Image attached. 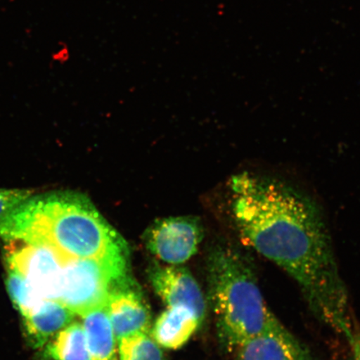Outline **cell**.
I'll return each mask as SVG.
<instances>
[{"label":"cell","instance_id":"cell-14","mask_svg":"<svg viewBox=\"0 0 360 360\" xmlns=\"http://www.w3.org/2000/svg\"><path fill=\"white\" fill-rule=\"evenodd\" d=\"M119 360H165L159 345L146 333L121 338Z\"/></svg>","mask_w":360,"mask_h":360},{"label":"cell","instance_id":"cell-2","mask_svg":"<svg viewBox=\"0 0 360 360\" xmlns=\"http://www.w3.org/2000/svg\"><path fill=\"white\" fill-rule=\"evenodd\" d=\"M0 238L53 248L67 258L127 268L122 237L82 193L32 195L0 219Z\"/></svg>","mask_w":360,"mask_h":360},{"label":"cell","instance_id":"cell-8","mask_svg":"<svg viewBox=\"0 0 360 360\" xmlns=\"http://www.w3.org/2000/svg\"><path fill=\"white\" fill-rule=\"evenodd\" d=\"M124 282L111 290L105 305L118 340L138 333H147L151 321L145 300L138 292L126 288Z\"/></svg>","mask_w":360,"mask_h":360},{"label":"cell","instance_id":"cell-4","mask_svg":"<svg viewBox=\"0 0 360 360\" xmlns=\"http://www.w3.org/2000/svg\"><path fill=\"white\" fill-rule=\"evenodd\" d=\"M127 269L93 259L68 258L58 302L82 316L106 305L110 292L125 281Z\"/></svg>","mask_w":360,"mask_h":360},{"label":"cell","instance_id":"cell-9","mask_svg":"<svg viewBox=\"0 0 360 360\" xmlns=\"http://www.w3.org/2000/svg\"><path fill=\"white\" fill-rule=\"evenodd\" d=\"M235 354L236 360H314L285 328L246 341Z\"/></svg>","mask_w":360,"mask_h":360},{"label":"cell","instance_id":"cell-3","mask_svg":"<svg viewBox=\"0 0 360 360\" xmlns=\"http://www.w3.org/2000/svg\"><path fill=\"white\" fill-rule=\"evenodd\" d=\"M210 296L219 335L235 352L246 341L285 328L264 299L253 267L232 248L215 251L210 265Z\"/></svg>","mask_w":360,"mask_h":360},{"label":"cell","instance_id":"cell-13","mask_svg":"<svg viewBox=\"0 0 360 360\" xmlns=\"http://www.w3.org/2000/svg\"><path fill=\"white\" fill-rule=\"evenodd\" d=\"M45 345V354L53 360H90L82 323H71Z\"/></svg>","mask_w":360,"mask_h":360},{"label":"cell","instance_id":"cell-6","mask_svg":"<svg viewBox=\"0 0 360 360\" xmlns=\"http://www.w3.org/2000/svg\"><path fill=\"white\" fill-rule=\"evenodd\" d=\"M202 236V227L195 217L162 219L148 229L147 247L163 262L178 265L196 253Z\"/></svg>","mask_w":360,"mask_h":360},{"label":"cell","instance_id":"cell-12","mask_svg":"<svg viewBox=\"0 0 360 360\" xmlns=\"http://www.w3.org/2000/svg\"><path fill=\"white\" fill-rule=\"evenodd\" d=\"M90 360H119L116 336L106 306L90 310L82 315Z\"/></svg>","mask_w":360,"mask_h":360},{"label":"cell","instance_id":"cell-16","mask_svg":"<svg viewBox=\"0 0 360 360\" xmlns=\"http://www.w3.org/2000/svg\"><path fill=\"white\" fill-rule=\"evenodd\" d=\"M34 195L28 188H0V219Z\"/></svg>","mask_w":360,"mask_h":360},{"label":"cell","instance_id":"cell-7","mask_svg":"<svg viewBox=\"0 0 360 360\" xmlns=\"http://www.w3.org/2000/svg\"><path fill=\"white\" fill-rule=\"evenodd\" d=\"M150 281L156 294L168 307L187 308L202 323L206 314L204 295L187 269L175 266L157 267L150 273Z\"/></svg>","mask_w":360,"mask_h":360},{"label":"cell","instance_id":"cell-11","mask_svg":"<svg viewBox=\"0 0 360 360\" xmlns=\"http://www.w3.org/2000/svg\"><path fill=\"white\" fill-rule=\"evenodd\" d=\"M200 325V319L191 310L174 306L168 307L157 319L152 335L162 347L177 349L187 343Z\"/></svg>","mask_w":360,"mask_h":360},{"label":"cell","instance_id":"cell-15","mask_svg":"<svg viewBox=\"0 0 360 360\" xmlns=\"http://www.w3.org/2000/svg\"><path fill=\"white\" fill-rule=\"evenodd\" d=\"M7 289L13 305L19 310L22 316L30 313L45 300L34 290L17 270L8 266Z\"/></svg>","mask_w":360,"mask_h":360},{"label":"cell","instance_id":"cell-1","mask_svg":"<svg viewBox=\"0 0 360 360\" xmlns=\"http://www.w3.org/2000/svg\"><path fill=\"white\" fill-rule=\"evenodd\" d=\"M231 188L243 242L285 270L319 321L348 339L347 290L318 207L285 184L250 174L233 177Z\"/></svg>","mask_w":360,"mask_h":360},{"label":"cell","instance_id":"cell-10","mask_svg":"<svg viewBox=\"0 0 360 360\" xmlns=\"http://www.w3.org/2000/svg\"><path fill=\"white\" fill-rule=\"evenodd\" d=\"M75 315L58 301L45 300L22 316L27 339L33 347L42 348L58 332L70 325Z\"/></svg>","mask_w":360,"mask_h":360},{"label":"cell","instance_id":"cell-5","mask_svg":"<svg viewBox=\"0 0 360 360\" xmlns=\"http://www.w3.org/2000/svg\"><path fill=\"white\" fill-rule=\"evenodd\" d=\"M66 259L53 248L24 243L7 252L6 261L42 299L58 301Z\"/></svg>","mask_w":360,"mask_h":360},{"label":"cell","instance_id":"cell-17","mask_svg":"<svg viewBox=\"0 0 360 360\" xmlns=\"http://www.w3.org/2000/svg\"><path fill=\"white\" fill-rule=\"evenodd\" d=\"M347 340L352 350V360H360V331L354 330Z\"/></svg>","mask_w":360,"mask_h":360}]
</instances>
